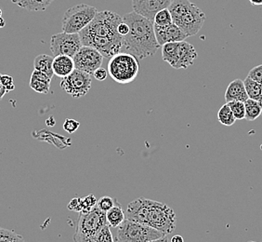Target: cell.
Returning a JSON list of instances; mask_svg holds the SVG:
<instances>
[{"mask_svg":"<svg viewBox=\"0 0 262 242\" xmlns=\"http://www.w3.org/2000/svg\"><path fill=\"white\" fill-rule=\"evenodd\" d=\"M248 76L252 78L253 80L257 81L262 85V65L255 66L251 70L249 71Z\"/></svg>","mask_w":262,"mask_h":242,"instance_id":"32","label":"cell"},{"mask_svg":"<svg viewBox=\"0 0 262 242\" xmlns=\"http://www.w3.org/2000/svg\"><path fill=\"white\" fill-rule=\"evenodd\" d=\"M172 0H132L133 10L154 22V18L158 11L168 8Z\"/></svg>","mask_w":262,"mask_h":242,"instance_id":"12","label":"cell"},{"mask_svg":"<svg viewBox=\"0 0 262 242\" xmlns=\"http://www.w3.org/2000/svg\"><path fill=\"white\" fill-rule=\"evenodd\" d=\"M107 76H108V72H107L104 68H102L101 66L100 68H98V69L94 72V74H93L94 78L99 81L105 80L106 78H107Z\"/></svg>","mask_w":262,"mask_h":242,"instance_id":"34","label":"cell"},{"mask_svg":"<svg viewBox=\"0 0 262 242\" xmlns=\"http://www.w3.org/2000/svg\"><path fill=\"white\" fill-rule=\"evenodd\" d=\"M166 234L145 224L125 219L117 227L115 241L150 242L166 240Z\"/></svg>","mask_w":262,"mask_h":242,"instance_id":"5","label":"cell"},{"mask_svg":"<svg viewBox=\"0 0 262 242\" xmlns=\"http://www.w3.org/2000/svg\"><path fill=\"white\" fill-rule=\"evenodd\" d=\"M117 30H118V33H119L122 36H124V35H126V34L128 33L129 27H128L126 23H125L124 21H122L121 23L119 24V26H118Z\"/></svg>","mask_w":262,"mask_h":242,"instance_id":"36","label":"cell"},{"mask_svg":"<svg viewBox=\"0 0 262 242\" xmlns=\"http://www.w3.org/2000/svg\"><path fill=\"white\" fill-rule=\"evenodd\" d=\"M245 87L247 90V95L253 100L259 102L262 105V85L257 81L253 80L247 76V78L244 80Z\"/></svg>","mask_w":262,"mask_h":242,"instance_id":"21","label":"cell"},{"mask_svg":"<svg viewBox=\"0 0 262 242\" xmlns=\"http://www.w3.org/2000/svg\"><path fill=\"white\" fill-rule=\"evenodd\" d=\"M97 10L95 7L78 4L66 10L63 18L61 20L62 32L70 34H79L91 21L96 16Z\"/></svg>","mask_w":262,"mask_h":242,"instance_id":"8","label":"cell"},{"mask_svg":"<svg viewBox=\"0 0 262 242\" xmlns=\"http://www.w3.org/2000/svg\"><path fill=\"white\" fill-rule=\"evenodd\" d=\"M246 107V116L245 118L248 121H254L260 116L262 113V105L259 102L248 98L245 102Z\"/></svg>","mask_w":262,"mask_h":242,"instance_id":"22","label":"cell"},{"mask_svg":"<svg viewBox=\"0 0 262 242\" xmlns=\"http://www.w3.org/2000/svg\"><path fill=\"white\" fill-rule=\"evenodd\" d=\"M249 2L254 6L262 5V0H249Z\"/></svg>","mask_w":262,"mask_h":242,"instance_id":"39","label":"cell"},{"mask_svg":"<svg viewBox=\"0 0 262 242\" xmlns=\"http://www.w3.org/2000/svg\"><path fill=\"white\" fill-rule=\"evenodd\" d=\"M154 27L157 42L160 47L168 42H181L189 37L184 33V31L182 30L174 23L166 26H159L154 24Z\"/></svg>","mask_w":262,"mask_h":242,"instance_id":"13","label":"cell"},{"mask_svg":"<svg viewBox=\"0 0 262 242\" xmlns=\"http://www.w3.org/2000/svg\"><path fill=\"white\" fill-rule=\"evenodd\" d=\"M73 59L76 69L84 71L93 76L94 72L102 65L103 56L95 48L90 46H82L80 50L73 57Z\"/></svg>","mask_w":262,"mask_h":242,"instance_id":"11","label":"cell"},{"mask_svg":"<svg viewBox=\"0 0 262 242\" xmlns=\"http://www.w3.org/2000/svg\"><path fill=\"white\" fill-rule=\"evenodd\" d=\"M217 119L224 126H232L235 123V116L233 115L230 106H228V104L222 106L219 113H217Z\"/></svg>","mask_w":262,"mask_h":242,"instance_id":"24","label":"cell"},{"mask_svg":"<svg viewBox=\"0 0 262 242\" xmlns=\"http://www.w3.org/2000/svg\"><path fill=\"white\" fill-rule=\"evenodd\" d=\"M126 218L148 225L166 235L171 234L176 227V214L171 208L145 197H139L128 204Z\"/></svg>","mask_w":262,"mask_h":242,"instance_id":"3","label":"cell"},{"mask_svg":"<svg viewBox=\"0 0 262 242\" xmlns=\"http://www.w3.org/2000/svg\"><path fill=\"white\" fill-rule=\"evenodd\" d=\"M54 0H23L19 7L29 11H42L45 10Z\"/></svg>","mask_w":262,"mask_h":242,"instance_id":"23","label":"cell"},{"mask_svg":"<svg viewBox=\"0 0 262 242\" xmlns=\"http://www.w3.org/2000/svg\"><path fill=\"white\" fill-rule=\"evenodd\" d=\"M184 240L181 235H175L171 237L172 242H182Z\"/></svg>","mask_w":262,"mask_h":242,"instance_id":"38","label":"cell"},{"mask_svg":"<svg viewBox=\"0 0 262 242\" xmlns=\"http://www.w3.org/2000/svg\"><path fill=\"white\" fill-rule=\"evenodd\" d=\"M91 83V75L84 71L75 69L70 75L61 78V88L72 97L80 98L89 93Z\"/></svg>","mask_w":262,"mask_h":242,"instance_id":"9","label":"cell"},{"mask_svg":"<svg viewBox=\"0 0 262 242\" xmlns=\"http://www.w3.org/2000/svg\"><path fill=\"white\" fill-rule=\"evenodd\" d=\"M196 57L197 52L193 45L185 41L179 42L178 62L174 69H187L188 67L193 65Z\"/></svg>","mask_w":262,"mask_h":242,"instance_id":"14","label":"cell"},{"mask_svg":"<svg viewBox=\"0 0 262 242\" xmlns=\"http://www.w3.org/2000/svg\"><path fill=\"white\" fill-rule=\"evenodd\" d=\"M52 68L54 75L61 78L70 75L76 69L73 57L67 55L55 56L53 59Z\"/></svg>","mask_w":262,"mask_h":242,"instance_id":"15","label":"cell"},{"mask_svg":"<svg viewBox=\"0 0 262 242\" xmlns=\"http://www.w3.org/2000/svg\"><path fill=\"white\" fill-rule=\"evenodd\" d=\"M107 225L106 212L94 207L90 212H79L74 240L76 242H91L102 227Z\"/></svg>","mask_w":262,"mask_h":242,"instance_id":"7","label":"cell"},{"mask_svg":"<svg viewBox=\"0 0 262 242\" xmlns=\"http://www.w3.org/2000/svg\"><path fill=\"white\" fill-rule=\"evenodd\" d=\"M109 75L119 84H128L136 79L140 65L136 56L128 52H118L109 59Z\"/></svg>","mask_w":262,"mask_h":242,"instance_id":"6","label":"cell"},{"mask_svg":"<svg viewBox=\"0 0 262 242\" xmlns=\"http://www.w3.org/2000/svg\"><path fill=\"white\" fill-rule=\"evenodd\" d=\"M68 209L71 210V211H74V212H80V197H76V198L72 199V200L69 202V204H68Z\"/></svg>","mask_w":262,"mask_h":242,"instance_id":"35","label":"cell"},{"mask_svg":"<svg viewBox=\"0 0 262 242\" xmlns=\"http://www.w3.org/2000/svg\"><path fill=\"white\" fill-rule=\"evenodd\" d=\"M116 202L117 200L116 198L105 196V197H101V199H99V201H97V207L101 210L102 212H107L116 205Z\"/></svg>","mask_w":262,"mask_h":242,"instance_id":"30","label":"cell"},{"mask_svg":"<svg viewBox=\"0 0 262 242\" xmlns=\"http://www.w3.org/2000/svg\"><path fill=\"white\" fill-rule=\"evenodd\" d=\"M173 21H172L171 13L168 10V8L158 11L154 18V24L157 26H166L171 25Z\"/></svg>","mask_w":262,"mask_h":242,"instance_id":"25","label":"cell"},{"mask_svg":"<svg viewBox=\"0 0 262 242\" xmlns=\"http://www.w3.org/2000/svg\"><path fill=\"white\" fill-rule=\"evenodd\" d=\"M122 21L121 16L114 11L97 12L94 19L79 32L82 44L95 48L103 58L110 59L122 51L123 36L117 30Z\"/></svg>","mask_w":262,"mask_h":242,"instance_id":"1","label":"cell"},{"mask_svg":"<svg viewBox=\"0 0 262 242\" xmlns=\"http://www.w3.org/2000/svg\"><path fill=\"white\" fill-rule=\"evenodd\" d=\"M83 46L79 34L59 33L51 36V51L54 56L67 55L74 57Z\"/></svg>","mask_w":262,"mask_h":242,"instance_id":"10","label":"cell"},{"mask_svg":"<svg viewBox=\"0 0 262 242\" xmlns=\"http://www.w3.org/2000/svg\"><path fill=\"white\" fill-rule=\"evenodd\" d=\"M10 2H12V3H14V4H17V5H19L20 2L23 1V0H10Z\"/></svg>","mask_w":262,"mask_h":242,"instance_id":"41","label":"cell"},{"mask_svg":"<svg viewBox=\"0 0 262 242\" xmlns=\"http://www.w3.org/2000/svg\"><path fill=\"white\" fill-rule=\"evenodd\" d=\"M249 97L247 95L245 83L242 79H234L228 85L225 92L226 102L242 101L246 102Z\"/></svg>","mask_w":262,"mask_h":242,"instance_id":"16","label":"cell"},{"mask_svg":"<svg viewBox=\"0 0 262 242\" xmlns=\"http://www.w3.org/2000/svg\"><path fill=\"white\" fill-rule=\"evenodd\" d=\"M51 76L41 71L34 70L30 78V88L37 93L47 94L51 89Z\"/></svg>","mask_w":262,"mask_h":242,"instance_id":"17","label":"cell"},{"mask_svg":"<svg viewBox=\"0 0 262 242\" xmlns=\"http://www.w3.org/2000/svg\"><path fill=\"white\" fill-rule=\"evenodd\" d=\"M228 106H230L233 115L236 119H244L246 116V107H245V102L242 101H231L228 102Z\"/></svg>","mask_w":262,"mask_h":242,"instance_id":"26","label":"cell"},{"mask_svg":"<svg viewBox=\"0 0 262 242\" xmlns=\"http://www.w3.org/2000/svg\"><path fill=\"white\" fill-rule=\"evenodd\" d=\"M8 91L6 90L5 86L2 84V82H1V74H0V100H2V98L6 95V93H7Z\"/></svg>","mask_w":262,"mask_h":242,"instance_id":"37","label":"cell"},{"mask_svg":"<svg viewBox=\"0 0 262 242\" xmlns=\"http://www.w3.org/2000/svg\"><path fill=\"white\" fill-rule=\"evenodd\" d=\"M24 237L15 232L0 227V242L24 241Z\"/></svg>","mask_w":262,"mask_h":242,"instance_id":"28","label":"cell"},{"mask_svg":"<svg viewBox=\"0 0 262 242\" xmlns=\"http://www.w3.org/2000/svg\"><path fill=\"white\" fill-rule=\"evenodd\" d=\"M79 126H80V123L78 121L75 120V119H71V118H67L64 121V123H63V129L68 133L76 132L78 130Z\"/></svg>","mask_w":262,"mask_h":242,"instance_id":"31","label":"cell"},{"mask_svg":"<svg viewBox=\"0 0 262 242\" xmlns=\"http://www.w3.org/2000/svg\"><path fill=\"white\" fill-rule=\"evenodd\" d=\"M1 17H2V10L0 9V18H1Z\"/></svg>","mask_w":262,"mask_h":242,"instance_id":"42","label":"cell"},{"mask_svg":"<svg viewBox=\"0 0 262 242\" xmlns=\"http://www.w3.org/2000/svg\"><path fill=\"white\" fill-rule=\"evenodd\" d=\"M53 57L48 54H39L36 56L34 60V68L35 70L41 71L47 74L48 76H52L54 75L52 64H53Z\"/></svg>","mask_w":262,"mask_h":242,"instance_id":"20","label":"cell"},{"mask_svg":"<svg viewBox=\"0 0 262 242\" xmlns=\"http://www.w3.org/2000/svg\"><path fill=\"white\" fill-rule=\"evenodd\" d=\"M122 18L129 27L128 33L122 39V51L136 56L139 60L155 55L160 45L156 37L154 22L135 11Z\"/></svg>","mask_w":262,"mask_h":242,"instance_id":"2","label":"cell"},{"mask_svg":"<svg viewBox=\"0 0 262 242\" xmlns=\"http://www.w3.org/2000/svg\"><path fill=\"white\" fill-rule=\"evenodd\" d=\"M115 241V238L113 237L110 227L107 224L101 228L95 237L92 238L91 242H113Z\"/></svg>","mask_w":262,"mask_h":242,"instance_id":"27","label":"cell"},{"mask_svg":"<svg viewBox=\"0 0 262 242\" xmlns=\"http://www.w3.org/2000/svg\"><path fill=\"white\" fill-rule=\"evenodd\" d=\"M126 219V213L123 211L121 204L117 201L116 205L106 212V220L109 227L117 228Z\"/></svg>","mask_w":262,"mask_h":242,"instance_id":"18","label":"cell"},{"mask_svg":"<svg viewBox=\"0 0 262 242\" xmlns=\"http://www.w3.org/2000/svg\"><path fill=\"white\" fill-rule=\"evenodd\" d=\"M4 26H5V21L1 17V18H0V28H2V27H4Z\"/></svg>","mask_w":262,"mask_h":242,"instance_id":"40","label":"cell"},{"mask_svg":"<svg viewBox=\"0 0 262 242\" xmlns=\"http://www.w3.org/2000/svg\"><path fill=\"white\" fill-rule=\"evenodd\" d=\"M1 82L5 86L7 91H12L15 90L14 79L12 76L9 75H1Z\"/></svg>","mask_w":262,"mask_h":242,"instance_id":"33","label":"cell"},{"mask_svg":"<svg viewBox=\"0 0 262 242\" xmlns=\"http://www.w3.org/2000/svg\"><path fill=\"white\" fill-rule=\"evenodd\" d=\"M81 212H90L97 206V199L94 195H89L88 197L80 198Z\"/></svg>","mask_w":262,"mask_h":242,"instance_id":"29","label":"cell"},{"mask_svg":"<svg viewBox=\"0 0 262 242\" xmlns=\"http://www.w3.org/2000/svg\"><path fill=\"white\" fill-rule=\"evenodd\" d=\"M179 54V42H168L162 46V58L169 66L175 68Z\"/></svg>","mask_w":262,"mask_h":242,"instance_id":"19","label":"cell"},{"mask_svg":"<svg viewBox=\"0 0 262 242\" xmlns=\"http://www.w3.org/2000/svg\"><path fill=\"white\" fill-rule=\"evenodd\" d=\"M173 23L188 36L196 35L206 21L204 11L190 0H173L168 6Z\"/></svg>","mask_w":262,"mask_h":242,"instance_id":"4","label":"cell"}]
</instances>
